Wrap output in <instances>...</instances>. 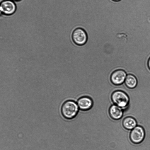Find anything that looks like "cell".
<instances>
[{
	"instance_id": "1",
	"label": "cell",
	"mask_w": 150,
	"mask_h": 150,
	"mask_svg": "<svg viewBox=\"0 0 150 150\" xmlns=\"http://www.w3.org/2000/svg\"><path fill=\"white\" fill-rule=\"evenodd\" d=\"M79 109L77 103L72 100L64 101L61 105L60 112L62 117L65 119L70 120L75 117Z\"/></svg>"
},
{
	"instance_id": "2",
	"label": "cell",
	"mask_w": 150,
	"mask_h": 150,
	"mask_svg": "<svg viewBox=\"0 0 150 150\" xmlns=\"http://www.w3.org/2000/svg\"><path fill=\"white\" fill-rule=\"evenodd\" d=\"M111 99L114 104L121 108L123 110L128 106L129 98L124 92L120 90L114 91L111 95Z\"/></svg>"
},
{
	"instance_id": "3",
	"label": "cell",
	"mask_w": 150,
	"mask_h": 150,
	"mask_svg": "<svg viewBox=\"0 0 150 150\" xmlns=\"http://www.w3.org/2000/svg\"><path fill=\"white\" fill-rule=\"evenodd\" d=\"M16 8V4L12 0H3L1 2L0 11L3 15H11L15 12Z\"/></svg>"
},
{
	"instance_id": "4",
	"label": "cell",
	"mask_w": 150,
	"mask_h": 150,
	"mask_svg": "<svg viewBox=\"0 0 150 150\" xmlns=\"http://www.w3.org/2000/svg\"><path fill=\"white\" fill-rule=\"evenodd\" d=\"M72 38L73 42L76 45L82 46L87 42L88 37L86 32L83 29L78 28L73 31Z\"/></svg>"
},
{
	"instance_id": "5",
	"label": "cell",
	"mask_w": 150,
	"mask_h": 150,
	"mask_svg": "<svg viewBox=\"0 0 150 150\" xmlns=\"http://www.w3.org/2000/svg\"><path fill=\"white\" fill-rule=\"evenodd\" d=\"M145 136V133L144 128L141 126L137 125L131 130L129 137L133 143L138 144L143 140Z\"/></svg>"
},
{
	"instance_id": "6",
	"label": "cell",
	"mask_w": 150,
	"mask_h": 150,
	"mask_svg": "<svg viewBox=\"0 0 150 150\" xmlns=\"http://www.w3.org/2000/svg\"><path fill=\"white\" fill-rule=\"evenodd\" d=\"M126 72L121 69H117L113 71L110 76V80L114 85L118 86L125 82L127 76Z\"/></svg>"
},
{
	"instance_id": "7",
	"label": "cell",
	"mask_w": 150,
	"mask_h": 150,
	"mask_svg": "<svg viewBox=\"0 0 150 150\" xmlns=\"http://www.w3.org/2000/svg\"><path fill=\"white\" fill-rule=\"evenodd\" d=\"M77 103L79 109L82 111H87L90 109L93 105L92 99L87 96H83L79 98Z\"/></svg>"
},
{
	"instance_id": "8",
	"label": "cell",
	"mask_w": 150,
	"mask_h": 150,
	"mask_svg": "<svg viewBox=\"0 0 150 150\" xmlns=\"http://www.w3.org/2000/svg\"><path fill=\"white\" fill-rule=\"evenodd\" d=\"M109 113L111 118L114 120L121 119L123 115V110L120 107L114 104L110 108Z\"/></svg>"
},
{
	"instance_id": "9",
	"label": "cell",
	"mask_w": 150,
	"mask_h": 150,
	"mask_svg": "<svg viewBox=\"0 0 150 150\" xmlns=\"http://www.w3.org/2000/svg\"><path fill=\"white\" fill-rule=\"evenodd\" d=\"M122 125L125 128L128 130H131L137 125V123L134 118L127 117L123 120Z\"/></svg>"
},
{
	"instance_id": "10",
	"label": "cell",
	"mask_w": 150,
	"mask_h": 150,
	"mask_svg": "<svg viewBox=\"0 0 150 150\" xmlns=\"http://www.w3.org/2000/svg\"><path fill=\"white\" fill-rule=\"evenodd\" d=\"M124 83L128 88H133L137 86V81L136 78L134 76L129 74L127 75Z\"/></svg>"
},
{
	"instance_id": "11",
	"label": "cell",
	"mask_w": 150,
	"mask_h": 150,
	"mask_svg": "<svg viewBox=\"0 0 150 150\" xmlns=\"http://www.w3.org/2000/svg\"><path fill=\"white\" fill-rule=\"evenodd\" d=\"M148 66L149 68L150 69V58H149L148 62Z\"/></svg>"
},
{
	"instance_id": "12",
	"label": "cell",
	"mask_w": 150,
	"mask_h": 150,
	"mask_svg": "<svg viewBox=\"0 0 150 150\" xmlns=\"http://www.w3.org/2000/svg\"><path fill=\"white\" fill-rule=\"evenodd\" d=\"M14 1H21V0H12Z\"/></svg>"
},
{
	"instance_id": "13",
	"label": "cell",
	"mask_w": 150,
	"mask_h": 150,
	"mask_svg": "<svg viewBox=\"0 0 150 150\" xmlns=\"http://www.w3.org/2000/svg\"><path fill=\"white\" fill-rule=\"evenodd\" d=\"M113 0L114 1H118L120 0Z\"/></svg>"
}]
</instances>
